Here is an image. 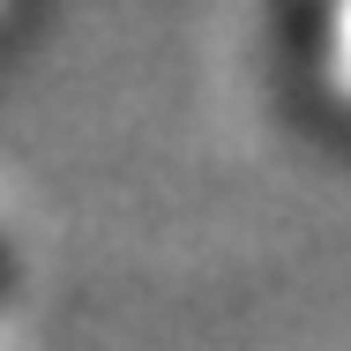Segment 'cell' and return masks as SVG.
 <instances>
[{
  "instance_id": "cell-1",
  "label": "cell",
  "mask_w": 351,
  "mask_h": 351,
  "mask_svg": "<svg viewBox=\"0 0 351 351\" xmlns=\"http://www.w3.org/2000/svg\"><path fill=\"white\" fill-rule=\"evenodd\" d=\"M8 277H15V262H8V247H0V291H8Z\"/></svg>"
}]
</instances>
